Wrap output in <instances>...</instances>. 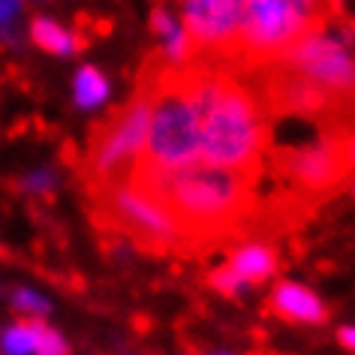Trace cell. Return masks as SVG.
I'll list each match as a JSON object with an SVG mask.
<instances>
[{
	"label": "cell",
	"instance_id": "5",
	"mask_svg": "<svg viewBox=\"0 0 355 355\" xmlns=\"http://www.w3.org/2000/svg\"><path fill=\"white\" fill-rule=\"evenodd\" d=\"M85 199L91 208V220L103 232L127 238L145 253L166 256L184 253V241L172 217L145 193H139L130 181L105 184V187H85Z\"/></svg>",
	"mask_w": 355,
	"mask_h": 355
},
{
	"label": "cell",
	"instance_id": "6",
	"mask_svg": "<svg viewBox=\"0 0 355 355\" xmlns=\"http://www.w3.org/2000/svg\"><path fill=\"white\" fill-rule=\"evenodd\" d=\"M280 64L325 91L340 109H355V58L340 40L313 37Z\"/></svg>",
	"mask_w": 355,
	"mask_h": 355
},
{
	"label": "cell",
	"instance_id": "4",
	"mask_svg": "<svg viewBox=\"0 0 355 355\" xmlns=\"http://www.w3.org/2000/svg\"><path fill=\"white\" fill-rule=\"evenodd\" d=\"M154 91H157V64L154 55H148L139 69L130 100L121 103L118 109H112L109 114H103L87 130V150L82 163H78V175H82L85 187H105V184L130 181L132 168L139 166L141 150H145L150 109H154Z\"/></svg>",
	"mask_w": 355,
	"mask_h": 355
},
{
	"label": "cell",
	"instance_id": "16",
	"mask_svg": "<svg viewBox=\"0 0 355 355\" xmlns=\"http://www.w3.org/2000/svg\"><path fill=\"white\" fill-rule=\"evenodd\" d=\"M178 28H181V24H178L166 10H154V12H150V31H154L157 37H163L166 42L175 37Z\"/></svg>",
	"mask_w": 355,
	"mask_h": 355
},
{
	"label": "cell",
	"instance_id": "9",
	"mask_svg": "<svg viewBox=\"0 0 355 355\" xmlns=\"http://www.w3.org/2000/svg\"><path fill=\"white\" fill-rule=\"evenodd\" d=\"M229 265H232V271L244 280V286H256V283L268 280L271 274H277L280 256H277V250H271L268 244H244L229 256Z\"/></svg>",
	"mask_w": 355,
	"mask_h": 355
},
{
	"label": "cell",
	"instance_id": "3",
	"mask_svg": "<svg viewBox=\"0 0 355 355\" xmlns=\"http://www.w3.org/2000/svg\"><path fill=\"white\" fill-rule=\"evenodd\" d=\"M157 91L150 109V127L139 166L148 168H184L202 159V123H199V60L172 64L154 51Z\"/></svg>",
	"mask_w": 355,
	"mask_h": 355
},
{
	"label": "cell",
	"instance_id": "20",
	"mask_svg": "<svg viewBox=\"0 0 355 355\" xmlns=\"http://www.w3.org/2000/svg\"><path fill=\"white\" fill-rule=\"evenodd\" d=\"M0 259H10V250H6L3 244H0Z\"/></svg>",
	"mask_w": 355,
	"mask_h": 355
},
{
	"label": "cell",
	"instance_id": "21",
	"mask_svg": "<svg viewBox=\"0 0 355 355\" xmlns=\"http://www.w3.org/2000/svg\"><path fill=\"white\" fill-rule=\"evenodd\" d=\"M253 355H274V352H253Z\"/></svg>",
	"mask_w": 355,
	"mask_h": 355
},
{
	"label": "cell",
	"instance_id": "18",
	"mask_svg": "<svg viewBox=\"0 0 355 355\" xmlns=\"http://www.w3.org/2000/svg\"><path fill=\"white\" fill-rule=\"evenodd\" d=\"M337 343H340L346 352H355V325L340 328V331H337Z\"/></svg>",
	"mask_w": 355,
	"mask_h": 355
},
{
	"label": "cell",
	"instance_id": "11",
	"mask_svg": "<svg viewBox=\"0 0 355 355\" xmlns=\"http://www.w3.org/2000/svg\"><path fill=\"white\" fill-rule=\"evenodd\" d=\"M105 94H109V82H105V76L100 73L96 67H82L76 76V103L82 105V109H94V105H100L105 100Z\"/></svg>",
	"mask_w": 355,
	"mask_h": 355
},
{
	"label": "cell",
	"instance_id": "2",
	"mask_svg": "<svg viewBox=\"0 0 355 355\" xmlns=\"http://www.w3.org/2000/svg\"><path fill=\"white\" fill-rule=\"evenodd\" d=\"M199 163L229 168L262 181L274 123L244 76L199 60Z\"/></svg>",
	"mask_w": 355,
	"mask_h": 355
},
{
	"label": "cell",
	"instance_id": "13",
	"mask_svg": "<svg viewBox=\"0 0 355 355\" xmlns=\"http://www.w3.org/2000/svg\"><path fill=\"white\" fill-rule=\"evenodd\" d=\"M33 355H69V343L42 319H33Z\"/></svg>",
	"mask_w": 355,
	"mask_h": 355
},
{
	"label": "cell",
	"instance_id": "19",
	"mask_svg": "<svg viewBox=\"0 0 355 355\" xmlns=\"http://www.w3.org/2000/svg\"><path fill=\"white\" fill-rule=\"evenodd\" d=\"M21 0H0V21H10L15 12H19Z\"/></svg>",
	"mask_w": 355,
	"mask_h": 355
},
{
	"label": "cell",
	"instance_id": "1",
	"mask_svg": "<svg viewBox=\"0 0 355 355\" xmlns=\"http://www.w3.org/2000/svg\"><path fill=\"white\" fill-rule=\"evenodd\" d=\"M130 184L172 217L181 232L184 256L208 253L256 229L259 181L208 163L184 168L136 166Z\"/></svg>",
	"mask_w": 355,
	"mask_h": 355
},
{
	"label": "cell",
	"instance_id": "17",
	"mask_svg": "<svg viewBox=\"0 0 355 355\" xmlns=\"http://www.w3.org/2000/svg\"><path fill=\"white\" fill-rule=\"evenodd\" d=\"M51 187H55V178H51V172H37V175L21 178V190H31V193H49Z\"/></svg>",
	"mask_w": 355,
	"mask_h": 355
},
{
	"label": "cell",
	"instance_id": "8",
	"mask_svg": "<svg viewBox=\"0 0 355 355\" xmlns=\"http://www.w3.org/2000/svg\"><path fill=\"white\" fill-rule=\"evenodd\" d=\"M268 313L283 319V322H298V325H325L328 322V307L319 301L316 292H310L301 283L283 280L274 286L268 295Z\"/></svg>",
	"mask_w": 355,
	"mask_h": 355
},
{
	"label": "cell",
	"instance_id": "7",
	"mask_svg": "<svg viewBox=\"0 0 355 355\" xmlns=\"http://www.w3.org/2000/svg\"><path fill=\"white\" fill-rule=\"evenodd\" d=\"M181 31L187 33L196 60L223 46L244 15V0H181Z\"/></svg>",
	"mask_w": 355,
	"mask_h": 355
},
{
	"label": "cell",
	"instance_id": "22",
	"mask_svg": "<svg viewBox=\"0 0 355 355\" xmlns=\"http://www.w3.org/2000/svg\"><path fill=\"white\" fill-rule=\"evenodd\" d=\"M352 190H355V187H352Z\"/></svg>",
	"mask_w": 355,
	"mask_h": 355
},
{
	"label": "cell",
	"instance_id": "15",
	"mask_svg": "<svg viewBox=\"0 0 355 355\" xmlns=\"http://www.w3.org/2000/svg\"><path fill=\"white\" fill-rule=\"evenodd\" d=\"M12 307L19 310L21 316H31V319H42L49 313V301L40 298L37 292H31V289H15L12 292Z\"/></svg>",
	"mask_w": 355,
	"mask_h": 355
},
{
	"label": "cell",
	"instance_id": "14",
	"mask_svg": "<svg viewBox=\"0 0 355 355\" xmlns=\"http://www.w3.org/2000/svg\"><path fill=\"white\" fill-rule=\"evenodd\" d=\"M208 283H211V286H214V289L220 292V295H226V298H235L238 292L244 289V280H241V277H238V274L232 271V265H229V262L211 271V274H208Z\"/></svg>",
	"mask_w": 355,
	"mask_h": 355
},
{
	"label": "cell",
	"instance_id": "10",
	"mask_svg": "<svg viewBox=\"0 0 355 355\" xmlns=\"http://www.w3.org/2000/svg\"><path fill=\"white\" fill-rule=\"evenodd\" d=\"M31 40L37 42L42 51H49V55H73V51L85 49V37H76V33L64 31L58 21L51 19H33L31 24Z\"/></svg>",
	"mask_w": 355,
	"mask_h": 355
},
{
	"label": "cell",
	"instance_id": "12",
	"mask_svg": "<svg viewBox=\"0 0 355 355\" xmlns=\"http://www.w3.org/2000/svg\"><path fill=\"white\" fill-rule=\"evenodd\" d=\"M0 349L3 355H33V319L19 316V322L0 331Z\"/></svg>",
	"mask_w": 355,
	"mask_h": 355
}]
</instances>
